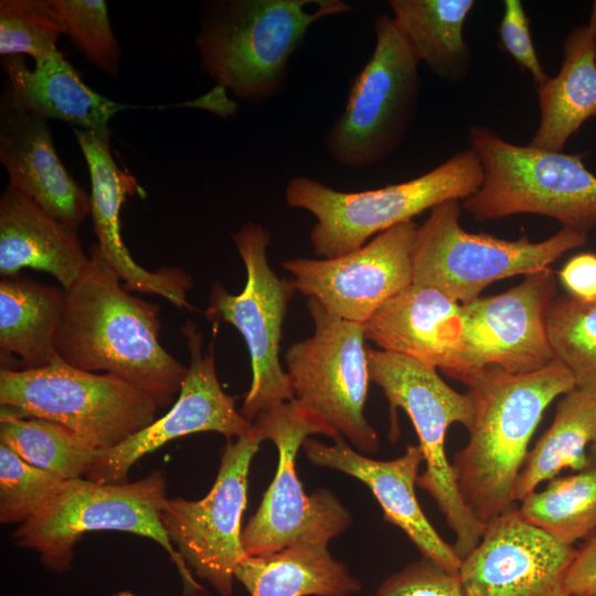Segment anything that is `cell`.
Listing matches in <instances>:
<instances>
[{
    "label": "cell",
    "instance_id": "1",
    "mask_svg": "<svg viewBox=\"0 0 596 596\" xmlns=\"http://www.w3.org/2000/svg\"><path fill=\"white\" fill-rule=\"evenodd\" d=\"M160 329L158 305L131 295L93 244L65 290L56 353L76 369L125 380L162 408L174 403L188 366L161 345Z\"/></svg>",
    "mask_w": 596,
    "mask_h": 596
},
{
    "label": "cell",
    "instance_id": "2",
    "mask_svg": "<svg viewBox=\"0 0 596 596\" xmlns=\"http://www.w3.org/2000/svg\"><path fill=\"white\" fill-rule=\"evenodd\" d=\"M468 387L472 421L467 445L451 468L459 494L483 524L515 507L518 476L544 411L575 389L571 373L556 360L526 374L485 368L453 377Z\"/></svg>",
    "mask_w": 596,
    "mask_h": 596
},
{
    "label": "cell",
    "instance_id": "3",
    "mask_svg": "<svg viewBox=\"0 0 596 596\" xmlns=\"http://www.w3.org/2000/svg\"><path fill=\"white\" fill-rule=\"evenodd\" d=\"M351 9L343 0L214 1L195 38L201 68L236 97L262 105L286 86L310 26Z\"/></svg>",
    "mask_w": 596,
    "mask_h": 596
},
{
    "label": "cell",
    "instance_id": "4",
    "mask_svg": "<svg viewBox=\"0 0 596 596\" xmlns=\"http://www.w3.org/2000/svg\"><path fill=\"white\" fill-rule=\"evenodd\" d=\"M482 177L480 161L468 148L417 178L374 190L344 192L297 175L286 185L285 201L316 217L310 231L312 249L317 256L331 258L438 204L464 201L479 189Z\"/></svg>",
    "mask_w": 596,
    "mask_h": 596
},
{
    "label": "cell",
    "instance_id": "5",
    "mask_svg": "<svg viewBox=\"0 0 596 596\" xmlns=\"http://www.w3.org/2000/svg\"><path fill=\"white\" fill-rule=\"evenodd\" d=\"M468 141L483 177L461 206L476 220L531 213L586 233L596 228V175L583 155L518 146L486 126H473Z\"/></svg>",
    "mask_w": 596,
    "mask_h": 596
},
{
    "label": "cell",
    "instance_id": "6",
    "mask_svg": "<svg viewBox=\"0 0 596 596\" xmlns=\"http://www.w3.org/2000/svg\"><path fill=\"white\" fill-rule=\"evenodd\" d=\"M166 489L160 470L124 483L68 480L36 515L18 526L12 538L19 546L38 552L46 567L62 573L70 568L74 547L85 533L120 531L141 535L167 552L182 578L184 593L200 595L204 587L195 581L162 526Z\"/></svg>",
    "mask_w": 596,
    "mask_h": 596
},
{
    "label": "cell",
    "instance_id": "7",
    "mask_svg": "<svg viewBox=\"0 0 596 596\" xmlns=\"http://www.w3.org/2000/svg\"><path fill=\"white\" fill-rule=\"evenodd\" d=\"M1 411L58 424L96 448L117 446L158 418L146 393L108 373L76 369L56 354L39 369L0 371Z\"/></svg>",
    "mask_w": 596,
    "mask_h": 596
},
{
    "label": "cell",
    "instance_id": "8",
    "mask_svg": "<svg viewBox=\"0 0 596 596\" xmlns=\"http://www.w3.org/2000/svg\"><path fill=\"white\" fill-rule=\"evenodd\" d=\"M370 381L379 385L391 407L392 432H397L396 409L408 415L424 454L426 469L416 485L427 491L455 533L454 549L462 560L481 540L486 524L466 507L445 453L450 425L467 429L472 405L467 394L451 389L437 370L406 355L366 347Z\"/></svg>",
    "mask_w": 596,
    "mask_h": 596
},
{
    "label": "cell",
    "instance_id": "9",
    "mask_svg": "<svg viewBox=\"0 0 596 596\" xmlns=\"http://www.w3.org/2000/svg\"><path fill=\"white\" fill-rule=\"evenodd\" d=\"M372 54L353 77L344 109L324 136L328 155L340 166L377 164L403 143L417 113L421 64L392 15L374 23Z\"/></svg>",
    "mask_w": 596,
    "mask_h": 596
},
{
    "label": "cell",
    "instance_id": "10",
    "mask_svg": "<svg viewBox=\"0 0 596 596\" xmlns=\"http://www.w3.org/2000/svg\"><path fill=\"white\" fill-rule=\"evenodd\" d=\"M461 207L460 200L433 207L417 228L412 254L413 284L438 289L460 305L479 298L491 283L549 268L588 240V233L564 226L542 242L470 233L461 227Z\"/></svg>",
    "mask_w": 596,
    "mask_h": 596
},
{
    "label": "cell",
    "instance_id": "11",
    "mask_svg": "<svg viewBox=\"0 0 596 596\" xmlns=\"http://www.w3.org/2000/svg\"><path fill=\"white\" fill-rule=\"evenodd\" d=\"M253 424L278 450L274 480L242 531L246 556L265 555L300 542L328 545L352 524L351 513L326 489L308 496L296 472V456L304 441L321 434L342 438L295 398L260 412Z\"/></svg>",
    "mask_w": 596,
    "mask_h": 596
},
{
    "label": "cell",
    "instance_id": "12",
    "mask_svg": "<svg viewBox=\"0 0 596 596\" xmlns=\"http://www.w3.org/2000/svg\"><path fill=\"white\" fill-rule=\"evenodd\" d=\"M313 333L284 353L294 398L363 455L379 449L364 416L369 366L364 326L341 319L307 298Z\"/></svg>",
    "mask_w": 596,
    "mask_h": 596
},
{
    "label": "cell",
    "instance_id": "13",
    "mask_svg": "<svg viewBox=\"0 0 596 596\" xmlns=\"http://www.w3.org/2000/svg\"><path fill=\"white\" fill-rule=\"evenodd\" d=\"M231 236L246 269L245 287L234 295L215 281L204 315L213 324H232L246 343L252 383L240 412L253 423L260 412L294 398L279 350L288 305L297 290L291 279L279 278L269 266L272 235L264 226L246 223Z\"/></svg>",
    "mask_w": 596,
    "mask_h": 596
},
{
    "label": "cell",
    "instance_id": "14",
    "mask_svg": "<svg viewBox=\"0 0 596 596\" xmlns=\"http://www.w3.org/2000/svg\"><path fill=\"white\" fill-rule=\"evenodd\" d=\"M264 440L256 430L227 439L215 481L200 500L167 499L162 526L192 574L220 595L231 596L238 564L246 557L242 544V514L253 457Z\"/></svg>",
    "mask_w": 596,
    "mask_h": 596
},
{
    "label": "cell",
    "instance_id": "15",
    "mask_svg": "<svg viewBox=\"0 0 596 596\" xmlns=\"http://www.w3.org/2000/svg\"><path fill=\"white\" fill-rule=\"evenodd\" d=\"M219 326H213L211 342L203 348V334L194 321L181 328L190 364L181 390L170 409L117 446L99 450L86 478L100 483H124L135 462L167 443L190 434L215 432L227 439L255 430L236 409L234 396L219 381L214 344Z\"/></svg>",
    "mask_w": 596,
    "mask_h": 596
},
{
    "label": "cell",
    "instance_id": "16",
    "mask_svg": "<svg viewBox=\"0 0 596 596\" xmlns=\"http://www.w3.org/2000/svg\"><path fill=\"white\" fill-rule=\"evenodd\" d=\"M418 226L400 223L361 247L331 258L297 257L281 267L297 291L324 309L364 324L390 299L413 284L412 254Z\"/></svg>",
    "mask_w": 596,
    "mask_h": 596
},
{
    "label": "cell",
    "instance_id": "17",
    "mask_svg": "<svg viewBox=\"0 0 596 596\" xmlns=\"http://www.w3.org/2000/svg\"><path fill=\"white\" fill-rule=\"evenodd\" d=\"M556 297L550 268L524 276L507 291L462 305L465 336L459 366L448 374L497 368L526 374L554 361L546 317Z\"/></svg>",
    "mask_w": 596,
    "mask_h": 596
},
{
    "label": "cell",
    "instance_id": "18",
    "mask_svg": "<svg viewBox=\"0 0 596 596\" xmlns=\"http://www.w3.org/2000/svg\"><path fill=\"white\" fill-rule=\"evenodd\" d=\"M575 553L513 507L486 525L458 575L467 596H571L564 582Z\"/></svg>",
    "mask_w": 596,
    "mask_h": 596
},
{
    "label": "cell",
    "instance_id": "19",
    "mask_svg": "<svg viewBox=\"0 0 596 596\" xmlns=\"http://www.w3.org/2000/svg\"><path fill=\"white\" fill-rule=\"evenodd\" d=\"M73 132L89 170L91 215L102 256L129 291L158 295L177 308L193 310L188 300L193 283L185 270L175 267L145 269L131 257L123 241L121 205L127 194L141 192V189L136 179L115 162L109 128H73Z\"/></svg>",
    "mask_w": 596,
    "mask_h": 596
},
{
    "label": "cell",
    "instance_id": "20",
    "mask_svg": "<svg viewBox=\"0 0 596 596\" xmlns=\"http://www.w3.org/2000/svg\"><path fill=\"white\" fill-rule=\"evenodd\" d=\"M302 449L313 465L342 471L364 482L382 507L385 521L398 526L424 557L458 573L461 558L436 532L416 499L414 488L424 461L418 445H408L402 456L391 460L369 458L350 447L344 438L327 445L308 437Z\"/></svg>",
    "mask_w": 596,
    "mask_h": 596
},
{
    "label": "cell",
    "instance_id": "21",
    "mask_svg": "<svg viewBox=\"0 0 596 596\" xmlns=\"http://www.w3.org/2000/svg\"><path fill=\"white\" fill-rule=\"evenodd\" d=\"M0 161L10 184L77 228L91 214V196L60 160L46 119L23 109L8 81L0 97Z\"/></svg>",
    "mask_w": 596,
    "mask_h": 596
},
{
    "label": "cell",
    "instance_id": "22",
    "mask_svg": "<svg viewBox=\"0 0 596 596\" xmlns=\"http://www.w3.org/2000/svg\"><path fill=\"white\" fill-rule=\"evenodd\" d=\"M380 350L406 355L446 375L459 366L464 347L462 305L438 289L409 285L364 324Z\"/></svg>",
    "mask_w": 596,
    "mask_h": 596
},
{
    "label": "cell",
    "instance_id": "23",
    "mask_svg": "<svg viewBox=\"0 0 596 596\" xmlns=\"http://www.w3.org/2000/svg\"><path fill=\"white\" fill-rule=\"evenodd\" d=\"M88 262L76 228L9 185L0 198V274L24 267L52 275L67 290Z\"/></svg>",
    "mask_w": 596,
    "mask_h": 596
},
{
    "label": "cell",
    "instance_id": "24",
    "mask_svg": "<svg viewBox=\"0 0 596 596\" xmlns=\"http://www.w3.org/2000/svg\"><path fill=\"white\" fill-rule=\"evenodd\" d=\"M15 102L43 119H57L81 129L108 128L109 119L135 106L119 104L88 87L57 50L35 61L30 70L21 55L2 58Z\"/></svg>",
    "mask_w": 596,
    "mask_h": 596
},
{
    "label": "cell",
    "instance_id": "25",
    "mask_svg": "<svg viewBox=\"0 0 596 596\" xmlns=\"http://www.w3.org/2000/svg\"><path fill=\"white\" fill-rule=\"evenodd\" d=\"M558 73L536 88L540 123L530 146L562 151L570 137L596 116V34L575 26L565 38Z\"/></svg>",
    "mask_w": 596,
    "mask_h": 596
},
{
    "label": "cell",
    "instance_id": "26",
    "mask_svg": "<svg viewBox=\"0 0 596 596\" xmlns=\"http://www.w3.org/2000/svg\"><path fill=\"white\" fill-rule=\"evenodd\" d=\"M237 579L251 596H351L361 582L329 553L327 545L300 542L277 552L246 556Z\"/></svg>",
    "mask_w": 596,
    "mask_h": 596
},
{
    "label": "cell",
    "instance_id": "27",
    "mask_svg": "<svg viewBox=\"0 0 596 596\" xmlns=\"http://www.w3.org/2000/svg\"><path fill=\"white\" fill-rule=\"evenodd\" d=\"M65 290L12 275L0 280V349L14 354L21 369H39L57 354L55 344Z\"/></svg>",
    "mask_w": 596,
    "mask_h": 596
},
{
    "label": "cell",
    "instance_id": "28",
    "mask_svg": "<svg viewBox=\"0 0 596 596\" xmlns=\"http://www.w3.org/2000/svg\"><path fill=\"white\" fill-rule=\"evenodd\" d=\"M392 18L412 51L435 75L462 81L472 62L464 38L473 0H390Z\"/></svg>",
    "mask_w": 596,
    "mask_h": 596
},
{
    "label": "cell",
    "instance_id": "29",
    "mask_svg": "<svg viewBox=\"0 0 596 596\" xmlns=\"http://www.w3.org/2000/svg\"><path fill=\"white\" fill-rule=\"evenodd\" d=\"M595 443L596 395L575 387L558 401L552 424L529 450L515 483V502L563 470L583 469L588 464L586 449Z\"/></svg>",
    "mask_w": 596,
    "mask_h": 596
},
{
    "label": "cell",
    "instance_id": "30",
    "mask_svg": "<svg viewBox=\"0 0 596 596\" xmlns=\"http://www.w3.org/2000/svg\"><path fill=\"white\" fill-rule=\"evenodd\" d=\"M518 509L526 521L562 543L573 545L586 539L596 530V443L583 469L549 480Z\"/></svg>",
    "mask_w": 596,
    "mask_h": 596
},
{
    "label": "cell",
    "instance_id": "31",
    "mask_svg": "<svg viewBox=\"0 0 596 596\" xmlns=\"http://www.w3.org/2000/svg\"><path fill=\"white\" fill-rule=\"evenodd\" d=\"M0 444L65 481L86 477L99 451L58 424L4 411L0 415Z\"/></svg>",
    "mask_w": 596,
    "mask_h": 596
},
{
    "label": "cell",
    "instance_id": "32",
    "mask_svg": "<svg viewBox=\"0 0 596 596\" xmlns=\"http://www.w3.org/2000/svg\"><path fill=\"white\" fill-rule=\"evenodd\" d=\"M546 330L554 360L571 373L575 387L596 395V301L555 297Z\"/></svg>",
    "mask_w": 596,
    "mask_h": 596
},
{
    "label": "cell",
    "instance_id": "33",
    "mask_svg": "<svg viewBox=\"0 0 596 596\" xmlns=\"http://www.w3.org/2000/svg\"><path fill=\"white\" fill-rule=\"evenodd\" d=\"M65 34L63 22L50 0L0 1V54H28L34 61L57 51Z\"/></svg>",
    "mask_w": 596,
    "mask_h": 596
},
{
    "label": "cell",
    "instance_id": "34",
    "mask_svg": "<svg viewBox=\"0 0 596 596\" xmlns=\"http://www.w3.org/2000/svg\"><path fill=\"white\" fill-rule=\"evenodd\" d=\"M65 482L28 464L0 444V522L25 523L61 491Z\"/></svg>",
    "mask_w": 596,
    "mask_h": 596
},
{
    "label": "cell",
    "instance_id": "35",
    "mask_svg": "<svg viewBox=\"0 0 596 596\" xmlns=\"http://www.w3.org/2000/svg\"><path fill=\"white\" fill-rule=\"evenodd\" d=\"M64 32L96 67L109 76L120 74L121 50L114 35L104 0H50Z\"/></svg>",
    "mask_w": 596,
    "mask_h": 596
},
{
    "label": "cell",
    "instance_id": "36",
    "mask_svg": "<svg viewBox=\"0 0 596 596\" xmlns=\"http://www.w3.org/2000/svg\"><path fill=\"white\" fill-rule=\"evenodd\" d=\"M374 596H467L458 573L422 557L391 574Z\"/></svg>",
    "mask_w": 596,
    "mask_h": 596
},
{
    "label": "cell",
    "instance_id": "37",
    "mask_svg": "<svg viewBox=\"0 0 596 596\" xmlns=\"http://www.w3.org/2000/svg\"><path fill=\"white\" fill-rule=\"evenodd\" d=\"M500 43L513 60L526 70L539 88L547 79L535 47L532 42L530 31V19L520 0H505L503 2L502 18L499 24Z\"/></svg>",
    "mask_w": 596,
    "mask_h": 596
},
{
    "label": "cell",
    "instance_id": "38",
    "mask_svg": "<svg viewBox=\"0 0 596 596\" xmlns=\"http://www.w3.org/2000/svg\"><path fill=\"white\" fill-rule=\"evenodd\" d=\"M564 585L571 596H596V530L576 549Z\"/></svg>",
    "mask_w": 596,
    "mask_h": 596
},
{
    "label": "cell",
    "instance_id": "39",
    "mask_svg": "<svg viewBox=\"0 0 596 596\" xmlns=\"http://www.w3.org/2000/svg\"><path fill=\"white\" fill-rule=\"evenodd\" d=\"M560 278L568 295L585 301H596V255L583 253L572 257L562 268Z\"/></svg>",
    "mask_w": 596,
    "mask_h": 596
},
{
    "label": "cell",
    "instance_id": "40",
    "mask_svg": "<svg viewBox=\"0 0 596 596\" xmlns=\"http://www.w3.org/2000/svg\"><path fill=\"white\" fill-rule=\"evenodd\" d=\"M225 91L226 89L224 87L216 85L203 97L196 100L178 104L175 106L200 107L227 117L230 115H234L237 107L236 104L226 97Z\"/></svg>",
    "mask_w": 596,
    "mask_h": 596
},
{
    "label": "cell",
    "instance_id": "41",
    "mask_svg": "<svg viewBox=\"0 0 596 596\" xmlns=\"http://www.w3.org/2000/svg\"><path fill=\"white\" fill-rule=\"evenodd\" d=\"M587 25L596 34V0L593 2L589 23Z\"/></svg>",
    "mask_w": 596,
    "mask_h": 596
},
{
    "label": "cell",
    "instance_id": "42",
    "mask_svg": "<svg viewBox=\"0 0 596 596\" xmlns=\"http://www.w3.org/2000/svg\"><path fill=\"white\" fill-rule=\"evenodd\" d=\"M111 596H137V595L128 590H121V592H117L113 594Z\"/></svg>",
    "mask_w": 596,
    "mask_h": 596
}]
</instances>
